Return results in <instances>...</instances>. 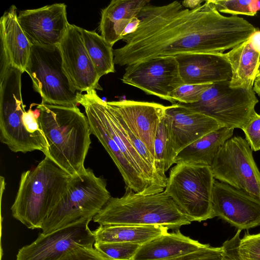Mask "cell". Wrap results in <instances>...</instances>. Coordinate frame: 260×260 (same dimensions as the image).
Returning <instances> with one entry per match:
<instances>
[{
  "label": "cell",
  "instance_id": "obj_11",
  "mask_svg": "<svg viewBox=\"0 0 260 260\" xmlns=\"http://www.w3.org/2000/svg\"><path fill=\"white\" fill-rule=\"evenodd\" d=\"M210 167L215 179L260 199V171L245 139L228 140Z\"/></svg>",
  "mask_w": 260,
  "mask_h": 260
},
{
  "label": "cell",
  "instance_id": "obj_38",
  "mask_svg": "<svg viewBox=\"0 0 260 260\" xmlns=\"http://www.w3.org/2000/svg\"><path fill=\"white\" fill-rule=\"evenodd\" d=\"M140 22L138 17L133 18L126 27L123 33V37L135 31L139 26Z\"/></svg>",
  "mask_w": 260,
  "mask_h": 260
},
{
  "label": "cell",
  "instance_id": "obj_40",
  "mask_svg": "<svg viewBox=\"0 0 260 260\" xmlns=\"http://www.w3.org/2000/svg\"><path fill=\"white\" fill-rule=\"evenodd\" d=\"M260 76V56H259V66L257 69V74H256V78Z\"/></svg>",
  "mask_w": 260,
  "mask_h": 260
},
{
  "label": "cell",
  "instance_id": "obj_26",
  "mask_svg": "<svg viewBox=\"0 0 260 260\" xmlns=\"http://www.w3.org/2000/svg\"><path fill=\"white\" fill-rule=\"evenodd\" d=\"M82 35L84 44L99 77L114 73L112 46L95 31L82 28Z\"/></svg>",
  "mask_w": 260,
  "mask_h": 260
},
{
  "label": "cell",
  "instance_id": "obj_15",
  "mask_svg": "<svg viewBox=\"0 0 260 260\" xmlns=\"http://www.w3.org/2000/svg\"><path fill=\"white\" fill-rule=\"evenodd\" d=\"M215 216L238 230H248L260 225V199L215 180L212 195Z\"/></svg>",
  "mask_w": 260,
  "mask_h": 260
},
{
  "label": "cell",
  "instance_id": "obj_18",
  "mask_svg": "<svg viewBox=\"0 0 260 260\" xmlns=\"http://www.w3.org/2000/svg\"><path fill=\"white\" fill-rule=\"evenodd\" d=\"M175 57L184 84H213L231 80L232 70L225 53H190Z\"/></svg>",
  "mask_w": 260,
  "mask_h": 260
},
{
  "label": "cell",
  "instance_id": "obj_9",
  "mask_svg": "<svg viewBox=\"0 0 260 260\" xmlns=\"http://www.w3.org/2000/svg\"><path fill=\"white\" fill-rule=\"evenodd\" d=\"M78 101L85 110L91 134L95 137H106L115 143L129 163L150 181L159 193L162 192L167 181L148 165L133 147L108 102L103 100L94 89L84 94L79 93Z\"/></svg>",
  "mask_w": 260,
  "mask_h": 260
},
{
  "label": "cell",
  "instance_id": "obj_29",
  "mask_svg": "<svg viewBox=\"0 0 260 260\" xmlns=\"http://www.w3.org/2000/svg\"><path fill=\"white\" fill-rule=\"evenodd\" d=\"M154 158L157 171L164 179L167 180L168 178L166 175L167 131L164 122V115L161 118L158 126L154 140Z\"/></svg>",
  "mask_w": 260,
  "mask_h": 260
},
{
  "label": "cell",
  "instance_id": "obj_4",
  "mask_svg": "<svg viewBox=\"0 0 260 260\" xmlns=\"http://www.w3.org/2000/svg\"><path fill=\"white\" fill-rule=\"evenodd\" d=\"M71 178L45 156L34 169L22 173L12 216L28 229H41Z\"/></svg>",
  "mask_w": 260,
  "mask_h": 260
},
{
  "label": "cell",
  "instance_id": "obj_1",
  "mask_svg": "<svg viewBox=\"0 0 260 260\" xmlns=\"http://www.w3.org/2000/svg\"><path fill=\"white\" fill-rule=\"evenodd\" d=\"M138 17L137 29L122 39L125 45L113 50L116 64L127 66L184 53H223L248 40L257 29L243 18L221 15L211 0L191 10L178 1L159 6L149 4Z\"/></svg>",
  "mask_w": 260,
  "mask_h": 260
},
{
  "label": "cell",
  "instance_id": "obj_24",
  "mask_svg": "<svg viewBox=\"0 0 260 260\" xmlns=\"http://www.w3.org/2000/svg\"><path fill=\"white\" fill-rule=\"evenodd\" d=\"M163 225H100L92 231L95 242H120L141 245L168 233Z\"/></svg>",
  "mask_w": 260,
  "mask_h": 260
},
{
  "label": "cell",
  "instance_id": "obj_28",
  "mask_svg": "<svg viewBox=\"0 0 260 260\" xmlns=\"http://www.w3.org/2000/svg\"><path fill=\"white\" fill-rule=\"evenodd\" d=\"M93 246L110 260H133L141 245L120 242H95Z\"/></svg>",
  "mask_w": 260,
  "mask_h": 260
},
{
  "label": "cell",
  "instance_id": "obj_23",
  "mask_svg": "<svg viewBox=\"0 0 260 260\" xmlns=\"http://www.w3.org/2000/svg\"><path fill=\"white\" fill-rule=\"evenodd\" d=\"M234 130V128L222 127L206 134L181 150L174 164L211 166L220 148L233 137Z\"/></svg>",
  "mask_w": 260,
  "mask_h": 260
},
{
  "label": "cell",
  "instance_id": "obj_10",
  "mask_svg": "<svg viewBox=\"0 0 260 260\" xmlns=\"http://www.w3.org/2000/svg\"><path fill=\"white\" fill-rule=\"evenodd\" d=\"M230 82L213 83L196 103L180 104L213 118L224 127L242 130L256 113L258 100L253 88L231 87Z\"/></svg>",
  "mask_w": 260,
  "mask_h": 260
},
{
  "label": "cell",
  "instance_id": "obj_16",
  "mask_svg": "<svg viewBox=\"0 0 260 260\" xmlns=\"http://www.w3.org/2000/svg\"><path fill=\"white\" fill-rule=\"evenodd\" d=\"M18 20L31 44L38 46H59L69 24L64 3L21 11Z\"/></svg>",
  "mask_w": 260,
  "mask_h": 260
},
{
  "label": "cell",
  "instance_id": "obj_35",
  "mask_svg": "<svg viewBox=\"0 0 260 260\" xmlns=\"http://www.w3.org/2000/svg\"><path fill=\"white\" fill-rule=\"evenodd\" d=\"M222 247H214L207 244L194 252L166 260H222Z\"/></svg>",
  "mask_w": 260,
  "mask_h": 260
},
{
  "label": "cell",
  "instance_id": "obj_13",
  "mask_svg": "<svg viewBox=\"0 0 260 260\" xmlns=\"http://www.w3.org/2000/svg\"><path fill=\"white\" fill-rule=\"evenodd\" d=\"M121 81L172 104L170 94L184 84L175 56L158 57L127 66Z\"/></svg>",
  "mask_w": 260,
  "mask_h": 260
},
{
  "label": "cell",
  "instance_id": "obj_5",
  "mask_svg": "<svg viewBox=\"0 0 260 260\" xmlns=\"http://www.w3.org/2000/svg\"><path fill=\"white\" fill-rule=\"evenodd\" d=\"M92 220L99 225H157L169 229L191 223L164 191L144 195L127 186L123 196L111 197Z\"/></svg>",
  "mask_w": 260,
  "mask_h": 260
},
{
  "label": "cell",
  "instance_id": "obj_2",
  "mask_svg": "<svg viewBox=\"0 0 260 260\" xmlns=\"http://www.w3.org/2000/svg\"><path fill=\"white\" fill-rule=\"evenodd\" d=\"M37 108L47 144L45 156L72 176L84 171L91 134L86 116L77 106L41 102Z\"/></svg>",
  "mask_w": 260,
  "mask_h": 260
},
{
  "label": "cell",
  "instance_id": "obj_8",
  "mask_svg": "<svg viewBox=\"0 0 260 260\" xmlns=\"http://www.w3.org/2000/svg\"><path fill=\"white\" fill-rule=\"evenodd\" d=\"M42 102L77 107L80 92L73 87L62 67L59 46L32 45L25 69Z\"/></svg>",
  "mask_w": 260,
  "mask_h": 260
},
{
  "label": "cell",
  "instance_id": "obj_21",
  "mask_svg": "<svg viewBox=\"0 0 260 260\" xmlns=\"http://www.w3.org/2000/svg\"><path fill=\"white\" fill-rule=\"evenodd\" d=\"M149 0H112L101 12L99 29L101 36L112 47L123 38L132 19L138 17Z\"/></svg>",
  "mask_w": 260,
  "mask_h": 260
},
{
  "label": "cell",
  "instance_id": "obj_14",
  "mask_svg": "<svg viewBox=\"0 0 260 260\" xmlns=\"http://www.w3.org/2000/svg\"><path fill=\"white\" fill-rule=\"evenodd\" d=\"M91 220H82L47 234L40 233L32 243L19 249L16 260H59L78 247L93 246L95 241L88 225Z\"/></svg>",
  "mask_w": 260,
  "mask_h": 260
},
{
  "label": "cell",
  "instance_id": "obj_39",
  "mask_svg": "<svg viewBox=\"0 0 260 260\" xmlns=\"http://www.w3.org/2000/svg\"><path fill=\"white\" fill-rule=\"evenodd\" d=\"M205 2L203 0H186L182 2L181 4L184 8L191 10L199 7Z\"/></svg>",
  "mask_w": 260,
  "mask_h": 260
},
{
  "label": "cell",
  "instance_id": "obj_31",
  "mask_svg": "<svg viewBox=\"0 0 260 260\" xmlns=\"http://www.w3.org/2000/svg\"><path fill=\"white\" fill-rule=\"evenodd\" d=\"M108 103L113 110L120 123L124 129L129 140L130 141L131 144L135 148V149L141 155L142 158L148 164V165L155 172H156L163 179L167 181V180L164 179L158 172L155 164V159L152 156L145 144L129 128L120 115L110 104V102H108Z\"/></svg>",
  "mask_w": 260,
  "mask_h": 260
},
{
  "label": "cell",
  "instance_id": "obj_20",
  "mask_svg": "<svg viewBox=\"0 0 260 260\" xmlns=\"http://www.w3.org/2000/svg\"><path fill=\"white\" fill-rule=\"evenodd\" d=\"M207 245L185 236L178 230L141 245L133 260H166L194 252Z\"/></svg>",
  "mask_w": 260,
  "mask_h": 260
},
{
  "label": "cell",
  "instance_id": "obj_19",
  "mask_svg": "<svg viewBox=\"0 0 260 260\" xmlns=\"http://www.w3.org/2000/svg\"><path fill=\"white\" fill-rule=\"evenodd\" d=\"M109 102L155 159V135L166 106L153 102L125 100Z\"/></svg>",
  "mask_w": 260,
  "mask_h": 260
},
{
  "label": "cell",
  "instance_id": "obj_32",
  "mask_svg": "<svg viewBox=\"0 0 260 260\" xmlns=\"http://www.w3.org/2000/svg\"><path fill=\"white\" fill-rule=\"evenodd\" d=\"M239 250L244 260H260V233H246L241 239Z\"/></svg>",
  "mask_w": 260,
  "mask_h": 260
},
{
  "label": "cell",
  "instance_id": "obj_34",
  "mask_svg": "<svg viewBox=\"0 0 260 260\" xmlns=\"http://www.w3.org/2000/svg\"><path fill=\"white\" fill-rule=\"evenodd\" d=\"M59 260H110L93 246H80L72 250Z\"/></svg>",
  "mask_w": 260,
  "mask_h": 260
},
{
  "label": "cell",
  "instance_id": "obj_6",
  "mask_svg": "<svg viewBox=\"0 0 260 260\" xmlns=\"http://www.w3.org/2000/svg\"><path fill=\"white\" fill-rule=\"evenodd\" d=\"M111 197L106 181L96 176L91 169H86L72 176L59 200L45 220L41 233L47 234L82 220H92Z\"/></svg>",
  "mask_w": 260,
  "mask_h": 260
},
{
  "label": "cell",
  "instance_id": "obj_37",
  "mask_svg": "<svg viewBox=\"0 0 260 260\" xmlns=\"http://www.w3.org/2000/svg\"><path fill=\"white\" fill-rule=\"evenodd\" d=\"M248 40L252 49L260 55V30L257 29Z\"/></svg>",
  "mask_w": 260,
  "mask_h": 260
},
{
  "label": "cell",
  "instance_id": "obj_36",
  "mask_svg": "<svg viewBox=\"0 0 260 260\" xmlns=\"http://www.w3.org/2000/svg\"><path fill=\"white\" fill-rule=\"evenodd\" d=\"M241 231L238 230L233 238L223 243L222 260H244L239 250Z\"/></svg>",
  "mask_w": 260,
  "mask_h": 260
},
{
  "label": "cell",
  "instance_id": "obj_3",
  "mask_svg": "<svg viewBox=\"0 0 260 260\" xmlns=\"http://www.w3.org/2000/svg\"><path fill=\"white\" fill-rule=\"evenodd\" d=\"M22 72L8 66L0 71V141L14 152L35 150L45 155L47 144L39 122V111L25 110Z\"/></svg>",
  "mask_w": 260,
  "mask_h": 260
},
{
  "label": "cell",
  "instance_id": "obj_22",
  "mask_svg": "<svg viewBox=\"0 0 260 260\" xmlns=\"http://www.w3.org/2000/svg\"><path fill=\"white\" fill-rule=\"evenodd\" d=\"M0 36L1 44L5 47L11 64L23 73L32 45L19 23L17 9L14 5L11 6L1 17Z\"/></svg>",
  "mask_w": 260,
  "mask_h": 260
},
{
  "label": "cell",
  "instance_id": "obj_30",
  "mask_svg": "<svg viewBox=\"0 0 260 260\" xmlns=\"http://www.w3.org/2000/svg\"><path fill=\"white\" fill-rule=\"evenodd\" d=\"M212 84H184L173 91L170 97L173 104H192L200 100L202 93Z\"/></svg>",
  "mask_w": 260,
  "mask_h": 260
},
{
  "label": "cell",
  "instance_id": "obj_27",
  "mask_svg": "<svg viewBox=\"0 0 260 260\" xmlns=\"http://www.w3.org/2000/svg\"><path fill=\"white\" fill-rule=\"evenodd\" d=\"M211 2L219 13L253 16L260 10L259 1L211 0Z\"/></svg>",
  "mask_w": 260,
  "mask_h": 260
},
{
  "label": "cell",
  "instance_id": "obj_7",
  "mask_svg": "<svg viewBox=\"0 0 260 260\" xmlns=\"http://www.w3.org/2000/svg\"><path fill=\"white\" fill-rule=\"evenodd\" d=\"M215 180L210 166L179 162L171 169L164 191L191 222H201L215 217Z\"/></svg>",
  "mask_w": 260,
  "mask_h": 260
},
{
  "label": "cell",
  "instance_id": "obj_12",
  "mask_svg": "<svg viewBox=\"0 0 260 260\" xmlns=\"http://www.w3.org/2000/svg\"><path fill=\"white\" fill-rule=\"evenodd\" d=\"M164 122L167 131L166 172L178 153L206 134L222 127L213 118L180 103L166 106Z\"/></svg>",
  "mask_w": 260,
  "mask_h": 260
},
{
  "label": "cell",
  "instance_id": "obj_33",
  "mask_svg": "<svg viewBox=\"0 0 260 260\" xmlns=\"http://www.w3.org/2000/svg\"><path fill=\"white\" fill-rule=\"evenodd\" d=\"M242 131L251 150H260V114L256 112Z\"/></svg>",
  "mask_w": 260,
  "mask_h": 260
},
{
  "label": "cell",
  "instance_id": "obj_17",
  "mask_svg": "<svg viewBox=\"0 0 260 260\" xmlns=\"http://www.w3.org/2000/svg\"><path fill=\"white\" fill-rule=\"evenodd\" d=\"M59 47L63 69L75 90L80 93L102 90L100 78L84 44L82 28L69 23Z\"/></svg>",
  "mask_w": 260,
  "mask_h": 260
},
{
  "label": "cell",
  "instance_id": "obj_25",
  "mask_svg": "<svg viewBox=\"0 0 260 260\" xmlns=\"http://www.w3.org/2000/svg\"><path fill=\"white\" fill-rule=\"evenodd\" d=\"M232 70L230 86L234 88H253L260 55L251 47L248 40L225 53Z\"/></svg>",
  "mask_w": 260,
  "mask_h": 260
}]
</instances>
